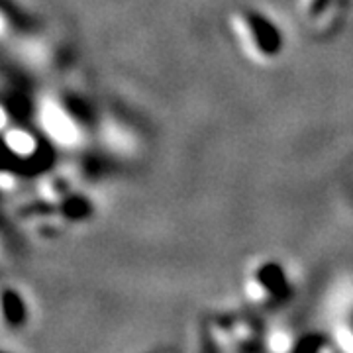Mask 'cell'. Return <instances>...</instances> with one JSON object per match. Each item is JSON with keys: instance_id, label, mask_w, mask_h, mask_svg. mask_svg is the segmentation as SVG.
<instances>
[{"instance_id": "7a4b0ae2", "label": "cell", "mask_w": 353, "mask_h": 353, "mask_svg": "<svg viewBox=\"0 0 353 353\" xmlns=\"http://www.w3.org/2000/svg\"><path fill=\"white\" fill-rule=\"evenodd\" d=\"M8 145L16 153H32L34 152V139L30 138L24 132H12L8 136Z\"/></svg>"}, {"instance_id": "6da1fadb", "label": "cell", "mask_w": 353, "mask_h": 353, "mask_svg": "<svg viewBox=\"0 0 353 353\" xmlns=\"http://www.w3.org/2000/svg\"><path fill=\"white\" fill-rule=\"evenodd\" d=\"M43 124L50 130V134L53 138H57L63 143H71L77 138V128L73 126V122L65 116L59 108L55 106H46L43 108Z\"/></svg>"}, {"instance_id": "8992f818", "label": "cell", "mask_w": 353, "mask_h": 353, "mask_svg": "<svg viewBox=\"0 0 353 353\" xmlns=\"http://www.w3.org/2000/svg\"><path fill=\"white\" fill-rule=\"evenodd\" d=\"M0 28H2V20H0Z\"/></svg>"}, {"instance_id": "5b68a950", "label": "cell", "mask_w": 353, "mask_h": 353, "mask_svg": "<svg viewBox=\"0 0 353 353\" xmlns=\"http://www.w3.org/2000/svg\"><path fill=\"white\" fill-rule=\"evenodd\" d=\"M4 120H6V118H4V112L0 110V128L4 126Z\"/></svg>"}, {"instance_id": "3957f363", "label": "cell", "mask_w": 353, "mask_h": 353, "mask_svg": "<svg viewBox=\"0 0 353 353\" xmlns=\"http://www.w3.org/2000/svg\"><path fill=\"white\" fill-rule=\"evenodd\" d=\"M2 304H4V314H6V318H8L12 324H16V322L22 318V306H20V301L16 299V294L6 292L4 299H2Z\"/></svg>"}, {"instance_id": "277c9868", "label": "cell", "mask_w": 353, "mask_h": 353, "mask_svg": "<svg viewBox=\"0 0 353 353\" xmlns=\"http://www.w3.org/2000/svg\"><path fill=\"white\" fill-rule=\"evenodd\" d=\"M271 347L273 350H277V352H283V350H289L290 347V343L287 341V338L285 336H273V340H271Z\"/></svg>"}]
</instances>
